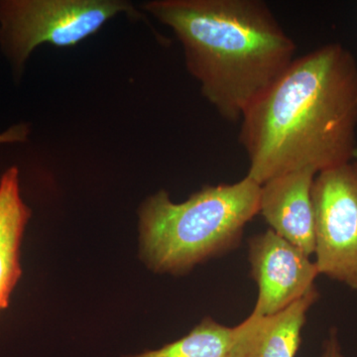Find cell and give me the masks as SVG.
Returning a JSON list of instances; mask_svg holds the SVG:
<instances>
[{"mask_svg":"<svg viewBox=\"0 0 357 357\" xmlns=\"http://www.w3.org/2000/svg\"><path fill=\"white\" fill-rule=\"evenodd\" d=\"M248 175L262 185L294 171L319 174L357 159V62L342 44L292 64L241 117Z\"/></svg>","mask_w":357,"mask_h":357,"instance_id":"cell-1","label":"cell"},{"mask_svg":"<svg viewBox=\"0 0 357 357\" xmlns=\"http://www.w3.org/2000/svg\"><path fill=\"white\" fill-rule=\"evenodd\" d=\"M144 8L175 33L202 93L227 121H241L296 59L295 42L262 0H156Z\"/></svg>","mask_w":357,"mask_h":357,"instance_id":"cell-2","label":"cell"},{"mask_svg":"<svg viewBox=\"0 0 357 357\" xmlns=\"http://www.w3.org/2000/svg\"><path fill=\"white\" fill-rule=\"evenodd\" d=\"M259 197L260 185L248 176L204 185L183 203L157 192L139 211L141 260L155 273L180 276L236 250L259 213Z\"/></svg>","mask_w":357,"mask_h":357,"instance_id":"cell-3","label":"cell"},{"mask_svg":"<svg viewBox=\"0 0 357 357\" xmlns=\"http://www.w3.org/2000/svg\"><path fill=\"white\" fill-rule=\"evenodd\" d=\"M129 9L117 0H8L0 2V35L21 66L39 45L73 46Z\"/></svg>","mask_w":357,"mask_h":357,"instance_id":"cell-4","label":"cell"},{"mask_svg":"<svg viewBox=\"0 0 357 357\" xmlns=\"http://www.w3.org/2000/svg\"><path fill=\"white\" fill-rule=\"evenodd\" d=\"M312 199L319 275L357 292V159L317 174Z\"/></svg>","mask_w":357,"mask_h":357,"instance_id":"cell-5","label":"cell"},{"mask_svg":"<svg viewBox=\"0 0 357 357\" xmlns=\"http://www.w3.org/2000/svg\"><path fill=\"white\" fill-rule=\"evenodd\" d=\"M248 243L250 277L258 288L252 314H277L316 287V263L273 230L255 234Z\"/></svg>","mask_w":357,"mask_h":357,"instance_id":"cell-6","label":"cell"},{"mask_svg":"<svg viewBox=\"0 0 357 357\" xmlns=\"http://www.w3.org/2000/svg\"><path fill=\"white\" fill-rule=\"evenodd\" d=\"M317 174L309 169L270 178L260 185L259 213L269 229L305 255L314 253L312 188Z\"/></svg>","mask_w":357,"mask_h":357,"instance_id":"cell-7","label":"cell"},{"mask_svg":"<svg viewBox=\"0 0 357 357\" xmlns=\"http://www.w3.org/2000/svg\"><path fill=\"white\" fill-rule=\"evenodd\" d=\"M318 288L271 316L251 312L232 328L229 357H296L302 344L307 312L318 302Z\"/></svg>","mask_w":357,"mask_h":357,"instance_id":"cell-8","label":"cell"},{"mask_svg":"<svg viewBox=\"0 0 357 357\" xmlns=\"http://www.w3.org/2000/svg\"><path fill=\"white\" fill-rule=\"evenodd\" d=\"M31 211L20 196L16 167L0 178V311L6 309L9 298L20 280V246Z\"/></svg>","mask_w":357,"mask_h":357,"instance_id":"cell-9","label":"cell"},{"mask_svg":"<svg viewBox=\"0 0 357 357\" xmlns=\"http://www.w3.org/2000/svg\"><path fill=\"white\" fill-rule=\"evenodd\" d=\"M231 335L232 328L204 317L180 340L158 349L123 357H229Z\"/></svg>","mask_w":357,"mask_h":357,"instance_id":"cell-10","label":"cell"},{"mask_svg":"<svg viewBox=\"0 0 357 357\" xmlns=\"http://www.w3.org/2000/svg\"><path fill=\"white\" fill-rule=\"evenodd\" d=\"M319 357H345L337 328H332L328 331V337L321 345Z\"/></svg>","mask_w":357,"mask_h":357,"instance_id":"cell-11","label":"cell"},{"mask_svg":"<svg viewBox=\"0 0 357 357\" xmlns=\"http://www.w3.org/2000/svg\"><path fill=\"white\" fill-rule=\"evenodd\" d=\"M27 126H16L7 130L6 132L0 134V143L15 142V141L25 140L27 136Z\"/></svg>","mask_w":357,"mask_h":357,"instance_id":"cell-12","label":"cell"}]
</instances>
